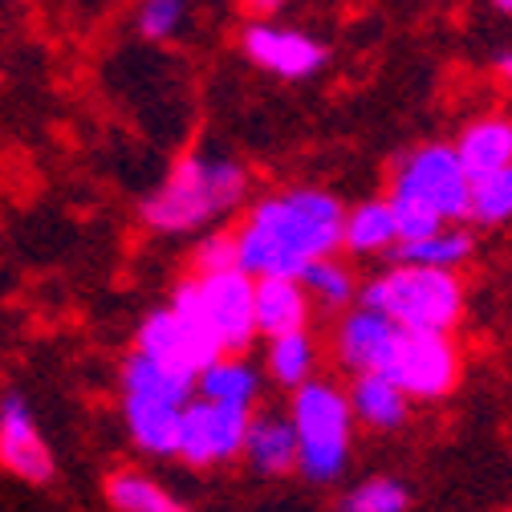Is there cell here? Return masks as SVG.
Instances as JSON below:
<instances>
[{
    "instance_id": "4dcf8cb0",
    "label": "cell",
    "mask_w": 512,
    "mask_h": 512,
    "mask_svg": "<svg viewBox=\"0 0 512 512\" xmlns=\"http://www.w3.org/2000/svg\"><path fill=\"white\" fill-rule=\"evenodd\" d=\"M496 5V13H504V17H512V0H492Z\"/></svg>"
},
{
    "instance_id": "4316f807",
    "label": "cell",
    "mask_w": 512,
    "mask_h": 512,
    "mask_svg": "<svg viewBox=\"0 0 512 512\" xmlns=\"http://www.w3.org/2000/svg\"><path fill=\"white\" fill-rule=\"evenodd\" d=\"M183 13H187V0H143V9H139V33L151 37V41H167V37L179 33Z\"/></svg>"
},
{
    "instance_id": "8992f818",
    "label": "cell",
    "mask_w": 512,
    "mask_h": 512,
    "mask_svg": "<svg viewBox=\"0 0 512 512\" xmlns=\"http://www.w3.org/2000/svg\"><path fill=\"white\" fill-rule=\"evenodd\" d=\"M460 366H464V358H460V346L452 334H415V330L395 326L370 374L391 378L407 399L435 403L456 391Z\"/></svg>"
},
{
    "instance_id": "5bb4252c",
    "label": "cell",
    "mask_w": 512,
    "mask_h": 512,
    "mask_svg": "<svg viewBox=\"0 0 512 512\" xmlns=\"http://www.w3.org/2000/svg\"><path fill=\"white\" fill-rule=\"evenodd\" d=\"M391 322L382 313L358 305V309H346L334 326V358L342 370L350 374H370L378 366V354L391 338Z\"/></svg>"
},
{
    "instance_id": "7c38bea8",
    "label": "cell",
    "mask_w": 512,
    "mask_h": 512,
    "mask_svg": "<svg viewBox=\"0 0 512 512\" xmlns=\"http://www.w3.org/2000/svg\"><path fill=\"white\" fill-rule=\"evenodd\" d=\"M256 476H289L297 472V431L285 411H252L244 456Z\"/></svg>"
},
{
    "instance_id": "9a60e30c",
    "label": "cell",
    "mask_w": 512,
    "mask_h": 512,
    "mask_svg": "<svg viewBox=\"0 0 512 512\" xmlns=\"http://www.w3.org/2000/svg\"><path fill=\"white\" fill-rule=\"evenodd\" d=\"M456 155L472 179L512 167V118L488 114V118L468 122L464 135L456 139Z\"/></svg>"
},
{
    "instance_id": "3957f363",
    "label": "cell",
    "mask_w": 512,
    "mask_h": 512,
    "mask_svg": "<svg viewBox=\"0 0 512 512\" xmlns=\"http://www.w3.org/2000/svg\"><path fill=\"white\" fill-rule=\"evenodd\" d=\"M289 423L297 431V472L309 484L342 480L354 452V411L346 387L313 378L289 399Z\"/></svg>"
},
{
    "instance_id": "277c9868",
    "label": "cell",
    "mask_w": 512,
    "mask_h": 512,
    "mask_svg": "<svg viewBox=\"0 0 512 512\" xmlns=\"http://www.w3.org/2000/svg\"><path fill=\"white\" fill-rule=\"evenodd\" d=\"M358 305L382 313L399 330L452 334L464 317V285L456 273L395 265L358 293Z\"/></svg>"
},
{
    "instance_id": "ba28073f",
    "label": "cell",
    "mask_w": 512,
    "mask_h": 512,
    "mask_svg": "<svg viewBox=\"0 0 512 512\" xmlns=\"http://www.w3.org/2000/svg\"><path fill=\"white\" fill-rule=\"evenodd\" d=\"M248 419H252V411L224 407V403H208V399L196 395V399L183 407L175 456L187 460L191 468H216V464L240 460V456H244Z\"/></svg>"
},
{
    "instance_id": "6da1fadb",
    "label": "cell",
    "mask_w": 512,
    "mask_h": 512,
    "mask_svg": "<svg viewBox=\"0 0 512 512\" xmlns=\"http://www.w3.org/2000/svg\"><path fill=\"white\" fill-rule=\"evenodd\" d=\"M346 236V208L317 187H289L256 200L236 228V269L252 281L293 277L330 261Z\"/></svg>"
},
{
    "instance_id": "7402d4cb",
    "label": "cell",
    "mask_w": 512,
    "mask_h": 512,
    "mask_svg": "<svg viewBox=\"0 0 512 512\" xmlns=\"http://www.w3.org/2000/svg\"><path fill=\"white\" fill-rule=\"evenodd\" d=\"M395 244H399V228H395L387 200H366L346 212L342 248H350L358 256H374V252H395Z\"/></svg>"
},
{
    "instance_id": "4fadbf2b",
    "label": "cell",
    "mask_w": 512,
    "mask_h": 512,
    "mask_svg": "<svg viewBox=\"0 0 512 512\" xmlns=\"http://www.w3.org/2000/svg\"><path fill=\"white\" fill-rule=\"evenodd\" d=\"M256 338H285L309 330V293L293 277H265L256 281Z\"/></svg>"
},
{
    "instance_id": "52a82bcc",
    "label": "cell",
    "mask_w": 512,
    "mask_h": 512,
    "mask_svg": "<svg viewBox=\"0 0 512 512\" xmlns=\"http://www.w3.org/2000/svg\"><path fill=\"white\" fill-rule=\"evenodd\" d=\"M391 191H403V196L419 200L443 224L468 220V208H472V175L464 171L456 147H443V143H427L411 151L395 167Z\"/></svg>"
},
{
    "instance_id": "d4e9b609",
    "label": "cell",
    "mask_w": 512,
    "mask_h": 512,
    "mask_svg": "<svg viewBox=\"0 0 512 512\" xmlns=\"http://www.w3.org/2000/svg\"><path fill=\"white\" fill-rule=\"evenodd\" d=\"M468 220H476V224H484V228H496V224H508V220H512V167L472 179V208H468Z\"/></svg>"
},
{
    "instance_id": "83f0119b",
    "label": "cell",
    "mask_w": 512,
    "mask_h": 512,
    "mask_svg": "<svg viewBox=\"0 0 512 512\" xmlns=\"http://www.w3.org/2000/svg\"><path fill=\"white\" fill-rule=\"evenodd\" d=\"M191 269H196L200 277L204 273H228L236 269V232H212L196 244V252H191Z\"/></svg>"
},
{
    "instance_id": "9c48e42d",
    "label": "cell",
    "mask_w": 512,
    "mask_h": 512,
    "mask_svg": "<svg viewBox=\"0 0 512 512\" xmlns=\"http://www.w3.org/2000/svg\"><path fill=\"white\" fill-rule=\"evenodd\" d=\"M139 354L151 358V362H163V366H171L179 374H191V378H200L216 358H224L220 346L196 322H187L183 313H175L171 305L143 317Z\"/></svg>"
},
{
    "instance_id": "ac0fdd59",
    "label": "cell",
    "mask_w": 512,
    "mask_h": 512,
    "mask_svg": "<svg viewBox=\"0 0 512 512\" xmlns=\"http://www.w3.org/2000/svg\"><path fill=\"white\" fill-rule=\"evenodd\" d=\"M122 415H126V427H131V439L143 447L147 456H155V460L175 456L183 407L147 403V399H122Z\"/></svg>"
},
{
    "instance_id": "5b68a950",
    "label": "cell",
    "mask_w": 512,
    "mask_h": 512,
    "mask_svg": "<svg viewBox=\"0 0 512 512\" xmlns=\"http://www.w3.org/2000/svg\"><path fill=\"white\" fill-rule=\"evenodd\" d=\"M256 281L244 277L240 269L228 273H191L175 285L171 309L183 313L187 322H196L224 358H240L252 338H256Z\"/></svg>"
},
{
    "instance_id": "603a6c76",
    "label": "cell",
    "mask_w": 512,
    "mask_h": 512,
    "mask_svg": "<svg viewBox=\"0 0 512 512\" xmlns=\"http://www.w3.org/2000/svg\"><path fill=\"white\" fill-rule=\"evenodd\" d=\"M265 366H269V378L285 391H301L305 382L317 378V342L309 330L301 334H285V338H273L269 342V354H265Z\"/></svg>"
},
{
    "instance_id": "d6986e66",
    "label": "cell",
    "mask_w": 512,
    "mask_h": 512,
    "mask_svg": "<svg viewBox=\"0 0 512 512\" xmlns=\"http://www.w3.org/2000/svg\"><path fill=\"white\" fill-rule=\"evenodd\" d=\"M196 395L208 399V403L252 411L256 399H261V374H256V366H248L244 358H216L196 378Z\"/></svg>"
},
{
    "instance_id": "f546056e",
    "label": "cell",
    "mask_w": 512,
    "mask_h": 512,
    "mask_svg": "<svg viewBox=\"0 0 512 512\" xmlns=\"http://www.w3.org/2000/svg\"><path fill=\"white\" fill-rule=\"evenodd\" d=\"M496 74H500V82H504V86H512V49L496 57Z\"/></svg>"
},
{
    "instance_id": "8fae6325",
    "label": "cell",
    "mask_w": 512,
    "mask_h": 512,
    "mask_svg": "<svg viewBox=\"0 0 512 512\" xmlns=\"http://www.w3.org/2000/svg\"><path fill=\"white\" fill-rule=\"evenodd\" d=\"M0 464L29 484H45L53 476V456L21 395L0 399Z\"/></svg>"
},
{
    "instance_id": "ffe728a7",
    "label": "cell",
    "mask_w": 512,
    "mask_h": 512,
    "mask_svg": "<svg viewBox=\"0 0 512 512\" xmlns=\"http://www.w3.org/2000/svg\"><path fill=\"white\" fill-rule=\"evenodd\" d=\"M476 240L464 228H439L423 240L411 244H395V261L399 265H415V269H439V273H456L460 265L472 261Z\"/></svg>"
},
{
    "instance_id": "2e32d148",
    "label": "cell",
    "mask_w": 512,
    "mask_h": 512,
    "mask_svg": "<svg viewBox=\"0 0 512 512\" xmlns=\"http://www.w3.org/2000/svg\"><path fill=\"white\" fill-rule=\"evenodd\" d=\"M122 399H147V403H171V407H187L196 399V378L179 374L163 362L143 358L139 350L126 358L122 366Z\"/></svg>"
},
{
    "instance_id": "30bf717a",
    "label": "cell",
    "mask_w": 512,
    "mask_h": 512,
    "mask_svg": "<svg viewBox=\"0 0 512 512\" xmlns=\"http://www.w3.org/2000/svg\"><path fill=\"white\" fill-rule=\"evenodd\" d=\"M240 45H244L248 61H256L261 70H269L273 78H285V82L313 78L326 66V45L322 41H313L301 29H281V25H269V21H248L244 33H240Z\"/></svg>"
},
{
    "instance_id": "cb8c5ba5",
    "label": "cell",
    "mask_w": 512,
    "mask_h": 512,
    "mask_svg": "<svg viewBox=\"0 0 512 512\" xmlns=\"http://www.w3.org/2000/svg\"><path fill=\"white\" fill-rule=\"evenodd\" d=\"M301 289L309 293V301H317L322 309H354L358 301V281L342 261H317L301 273Z\"/></svg>"
},
{
    "instance_id": "e0dca14e",
    "label": "cell",
    "mask_w": 512,
    "mask_h": 512,
    "mask_svg": "<svg viewBox=\"0 0 512 512\" xmlns=\"http://www.w3.org/2000/svg\"><path fill=\"white\" fill-rule=\"evenodd\" d=\"M346 395H350L354 423H362L370 431H399L407 423L411 399L395 387L391 378H382V374H354Z\"/></svg>"
},
{
    "instance_id": "7a4b0ae2",
    "label": "cell",
    "mask_w": 512,
    "mask_h": 512,
    "mask_svg": "<svg viewBox=\"0 0 512 512\" xmlns=\"http://www.w3.org/2000/svg\"><path fill=\"white\" fill-rule=\"evenodd\" d=\"M244 196H248V171L240 163L224 155H187L143 204V220L163 236L196 232L228 216Z\"/></svg>"
},
{
    "instance_id": "f1b7e54d",
    "label": "cell",
    "mask_w": 512,
    "mask_h": 512,
    "mask_svg": "<svg viewBox=\"0 0 512 512\" xmlns=\"http://www.w3.org/2000/svg\"><path fill=\"white\" fill-rule=\"evenodd\" d=\"M285 5V0H244V9L256 17V21H261V17H269V13H277Z\"/></svg>"
},
{
    "instance_id": "484cf974",
    "label": "cell",
    "mask_w": 512,
    "mask_h": 512,
    "mask_svg": "<svg viewBox=\"0 0 512 512\" xmlns=\"http://www.w3.org/2000/svg\"><path fill=\"white\" fill-rule=\"evenodd\" d=\"M407 504H411L407 484H399L391 476H374V480L354 484L338 500V512H407Z\"/></svg>"
},
{
    "instance_id": "44dd1931",
    "label": "cell",
    "mask_w": 512,
    "mask_h": 512,
    "mask_svg": "<svg viewBox=\"0 0 512 512\" xmlns=\"http://www.w3.org/2000/svg\"><path fill=\"white\" fill-rule=\"evenodd\" d=\"M106 500L114 512H187V504L147 472H114L106 480Z\"/></svg>"
}]
</instances>
